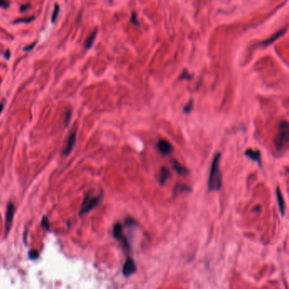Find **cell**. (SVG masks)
<instances>
[{"label":"cell","mask_w":289,"mask_h":289,"mask_svg":"<svg viewBox=\"0 0 289 289\" xmlns=\"http://www.w3.org/2000/svg\"><path fill=\"white\" fill-rule=\"evenodd\" d=\"M59 11H60V8L58 4H55V7H54V10H53V12H52V22L54 23L58 16V14H59Z\"/></svg>","instance_id":"cell-15"},{"label":"cell","mask_w":289,"mask_h":289,"mask_svg":"<svg viewBox=\"0 0 289 289\" xmlns=\"http://www.w3.org/2000/svg\"><path fill=\"white\" fill-rule=\"evenodd\" d=\"M14 213H15V205L13 203H9V205L7 206V211H6V221H5L6 233H8L10 231L11 224L13 222Z\"/></svg>","instance_id":"cell-6"},{"label":"cell","mask_w":289,"mask_h":289,"mask_svg":"<svg viewBox=\"0 0 289 289\" xmlns=\"http://www.w3.org/2000/svg\"><path fill=\"white\" fill-rule=\"evenodd\" d=\"M10 6V2L8 0H0V8L7 9Z\"/></svg>","instance_id":"cell-19"},{"label":"cell","mask_w":289,"mask_h":289,"mask_svg":"<svg viewBox=\"0 0 289 289\" xmlns=\"http://www.w3.org/2000/svg\"><path fill=\"white\" fill-rule=\"evenodd\" d=\"M113 236L118 239L119 241H121L122 243L123 244V246L126 248H129V241L127 240L126 237L123 234V226L121 223L118 222L114 225L113 227Z\"/></svg>","instance_id":"cell-4"},{"label":"cell","mask_w":289,"mask_h":289,"mask_svg":"<svg viewBox=\"0 0 289 289\" xmlns=\"http://www.w3.org/2000/svg\"><path fill=\"white\" fill-rule=\"evenodd\" d=\"M171 173H170V170L166 167H162L161 171H160V174H159V183L161 184H164L167 179L170 177Z\"/></svg>","instance_id":"cell-11"},{"label":"cell","mask_w":289,"mask_h":289,"mask_svg":"<svg viewBox=\"0 0 289 289\" xmlns=\"http://www.w3.org/2000/svg\"><path fill=\"white\" fill-rule=\"evenodd\" d=\"M135 262L132 259H127L125 263H124V265H123V274L128 276H130L131 274H133L135 272Z\"/></svg>","instance_id":"cell-8"},{"label":"cell","mask_w":289,"mask_h":289,"mask_svg":"<svg viewBox=\"0 0 289 289\" xmlns=\"http://www.w3.org/2000/svg\"><path fill=\"white\" fill-rule=\"evenodd\" d=\"M157 149H158L159 152L163 156L170 155L173 150L171 143L167 141V140H160L157 143Z\"/></svg>","instance_id":"cell-5"},{"label":"cell","mask_w":289,"mask_h":289,"mask_svg":"<svg viewBox=\"0 0 289 289\" xmlns=\"http://www.w3.org/2000/svg\"><path fill=\"white\" fill-rule=\"evenodd\" d=\"M4 56H5V58H7V59H9V58H10V51H7V52H5Z\"/></svg>","instance_id":"cell-24"},{"label":"cell","mask_w":289,"mask_h":289,"mask_svg":"<svg viewBox=\"0 0 289 289\" xmlns=\"http://www.w3.org/2000/svg\"><path fill=\"white\" fill-rule=\"evenodd\" d=\"M28 8H29V4L23 5V6H21V9H20V10H21V12H23V11H25V10H27Z\"/></svg>","instance_id":"cell-23"},{"label":"cell","mask_w":289,"mask_h":289,"mask_svg":"<svg viewBox=\"0 0 289 289\" xmlns=\"http://www.w3.org/2000/svg\"><path fill=\"white\" fill-rule=\"evenodd\" d=\"M35 44H36V41H35L34 43H31L30 45L27 46V47H25V48H24V51H26V52H29V51L32 50V49L34 48V47H35Z\"/></svg>","instance_id":"cell-22"},{"label":"cell","mask_w":289,"mask_h":289,"mask_svg":"<svg viewBox=\"0 0 289 289\" xmlns=\"http://www.w3.org/2000/svg\"><path fill=\"white\" fill-rule=\"evenodd\" d=\"M34 20V17H27V18H21L18 19L15 21V23H30L32 20Z\"/></svg>","instance_id":"cell-17"},{"label":"cell","mask_w":289,"mask_h":289,"mask_svg":"<svg viewBox=\"0 0 289 289\" xmlns=\"http://www.w3.org/2000/svg\"><path fill=\"white\" fill-rule=\"evenodd\" d=\"M3 107H4L3 104H0V113H1V111L3 110Z\"/></svg>","instance_id":"cell-25"},{"label":"cell","mask_w":289,"mask_h":289,"mask_svg":"<svg viewBox=\"0 0 289 289\" xmlns=\"http://www.w3.org/2000/svg\"><path fill=\"white\" fill-rule=\"evenodd\" d=\"M70 118H71V111L70 110H69V111L66 112L65 118H64L65 125H68V124H69V121H70Z\"/></svg>","instance_id":"cell-20"},{"label":"cell","mask_w":289,"mask_h":289,"mask_svg":"<svg viewBox=\"0 0 289 289\" xmlns=\"http://www.w3.org/2000/svg\"><path fill=\"white\" fill-rule=\"evenodd\" d=\"M171 163H172L173 169H174V170H175L178 174L183 175V174H185V173L187 172V169L183 167L182 164H180L179 162H177V160L172 159V161H171Z\"/></svg>","instance_id":"cell-12"},{"label":"cell","mask_w":289,"mask_h":289,"mask_svg":"<svg viewBox=\"0 0 289 289\" xmlns=\"http://www.w3.org/2000/svg\"><path fill=\"white\" fill-rule=\"evenodd\" d=\"M76 142V133L75 132H72L70 135H69L67 141H66L65 146L63 150V155H69L71 152V151L73 150V148L75 146Z\"/></svg>","instance_id":"cell-7"},{"label":"cell","mask_w":289,"mask_h":289,"mask_svg":"<svg viewBox=\"0 0 289 289\" xmlns=\"http://www.w3.org/2000/svg\"><path fill=\"white\" fill-rule=\"evenodd\" d=\"M192 79V75L190 74H188V72L187 70H184L181 74V75L179 76V80H190Z\"/></svg>","instance_id":"cell-18"},{"label":"cell","mask_w":289,"mask_h":289,"mask_svg":"<svg viewBox=\"0 0 289 289\" xmlns=\"http://www.w3.org/2000/svg\"><path fill=\"white\" fill-rule=\"evenodd\" d=\"M276 199H277V204H278V207L280 209V211L282 213V215L283 216L284 214H285V211H286V206H285V201H284L283 195H282V194L279 188H276Z\"/></svg>","instance_id":"cell-10"},{"label":"cell","mask_w":289,"mask_h":289,"mask_svg":"<svg viewBox=\"0 0 289 289\" xmlns=\"http://www.w3.org/2000/svg\"><path fill=\"white\" fill-rule=\"evenodd\" d=\"M130 21H131L134 25H139V22H138V20H137V18H136V15H135V13H133V14H132Z\"/></svg>","instance_id":"cell-21"},{"label":"cell","mask_w":289,"mask_h":289,"mask_svg":"<svg viewBox=\"0 0 289 289\" xmlns=\"http://www.w3.org/2000/svg\"><path fill=\"white\" fill-rule=\"evenodd\" d=\"M102 198H103V193L102 192H101L97 195H93L91 193L86 194L84 197L83 202L81 204L80 215L90 212L93 209L97 207L102 201Z\"/></svg>","instance_id":"cell-3"},{"label":"cell","mask_w":289,"mask_h":289,"mask_svg":"<svg viewBox=\"0 0 289 289\" xmlns=\"http://www.w3.org/2000/svg\"><path fill=\"white\" fill-rule=\"evenodd\" d=\"M274 144L277 151L284 149L289 144V122L282 120L279 123L278 134L274 139Z\"/></svg>","instance_id":"cell-2"},{"label":"cell","mask_w":289,"mask_h":289,"mask_svg":"<svg viewBox=\"0 0 289 289\" xmlns=\"http://www.w3.org/2000/svg\"><path fill=\"white\" fill-rule=\"evenodd\" d=\"M221 153H217L213 158L210 175L208 179V188L210 191H218L222 185V177L220 170Z\"/></svg>","instance_id":"cell-1"},{"label":"cell","mask_w":289,"mask_h":289,"mask_svg":"<svg viewBox=\"0 0 289 289\" xmlns=\"http://www.w3.org/2000/svg\"><path fill=\"white\" fill-rule=\"evenodd\" d=\"M192 109H193V101L192 100H190V101H188L185 106H183V111L184 113L188 114V113H190V112H192Z\"/></svg>","instance_id":"cell-16"},{"label":"cell","mask_w":289,"mask_h":289,"mask_svg":"<svg viewBox=\"0 0 289 289\" xmlns=\"http://www.w3.org/2000/svg\"><path fill=\"white\" fill-rule=\"evenodd\" d=\"M286 30H287V28H284V29H282V30L276 31L273 35H271L270 38L267 39V40H265V41H263V42L261 43V45L266 47V46H269L270 44H272L274 41H276L277 40V39H279L281 36H282V35L285 34Z\"/></svg>","instance_id":"cell-9"},{"label":"cell","mask_w":289,"mask_h":289,"mask_svg":"<svg viewBox=\"0 0 289 289\" xmlns=\"http://www.w3.org/2000/svg\"><path fill=\"white\" fill-rule=\"evenodd\" d=\"M245 155L247 156L248 157H249L250 159H252V160H254V161H259V159H260V156H261V154H260V152L259 151H258V150H252V149H248V150H247L246 152H245Z\"/></svg>","instance_id":"cell-13"},{"label":"cell","mask_w":289,"mask_h":289,"mask_svg":"<svg viewBox=\"0 0 289 289\" xmlns=\"http://www.w3.org/2000/svg\"><path fill=\"white\" fill-rule=\"evenodd\" d=\"M96 30H94L92 33L91 34V35L86 39V42H85V47L86 49H89L91 48V46L93 45L94 41H95V39H96Z\"/></svg>","instance_id":"cell-14"}]
</instances>
